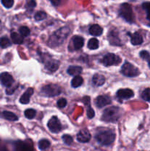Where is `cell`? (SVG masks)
<instances>
[{
    "label": "cell",
    "mask_w": 150,
    "mask_h": 151,
    "mask_svg": "<svg viewBox=\"0 0 150 151\" xmlns=\"http://www.w3.org/2000/svg\"><path fill=\"white\" fill-rule=\"evenodd\" d=\"M70 33V29L68 27H61L54 32L48 41V45L50 47H58L63 44Z\"/></svg>",
    "instance_id": "cell-1"
},
{
    "label": "cell",
    "mask_w": 150,
    "mask_h": 151,
    "mask_svg": "<svg viewBox=\"0 0 150 151\" xmlns=\"http://www.w3.org/2000/svg\"><path fill=\"white\" fill-rule=\"evenodd\" d=\"M121 114V109L116 106H112L104 110L101 116V119L104 122H116L120 119Z\"/></svg>",
    "instance_id": "cell-2"
},
{
    "label": "cell",
    "mask_w": 150,
    "mask_h": 151,
    "mask_svg": "<svg viewBox=\"0 0 150 151\" xmlns=\"http://www.w3.org/2000/svg\"><path fill=\"white\" fill-rule=\"evenodd\" d=\"M95 138L99 145L102 146H108L115 141L116 134L112 131H104L97 134Z\"/></svg>",
    "instance_id": "cell-3"
},
{
    "label": "cell",
    "mask_w": 150,
    "mask_h": 151,
    "mask_svg": "<svg viewBox=\"0 0 150 151\" xmlns=\"http://www.w3.org/2000/svg\"><path fill=\"white\" fill-rule=\"evenodd\" d=\"M119 16L123 18L126 22L129 23H133L134 20V14L132 12V7L128 3H123L121 4L120 8H119Z\"/></svg>",
    "instance_id": "cell-4"
},
{
    "label": "cell",
    "mask_w": 150,
    "mask_h": 151,
    "mask_svg": "<svg viewBox=\"0 0 150 151\" xmlns=\"http://www.w3.org/2000/svg\"><path fill=\"white\" fill-rule=\"evenodd\" d=\"M62 93V88L56 84H48L43 86L41 89V95L51 97L60 95Z\"/></svg>",
    "instance_id": "cell-5"
},
{
    "label": "cell",
    "mask_w": 150,
    "mask_h": 151,
    "mask_svg": "<svg viewBox=\"0 0 150 151\" xmlns=\"http://www.w3.org/2000/svg\"><path fill=\"white\" fill-rule=\"evenodd\" d=\"M121 73L126 77L133 78L140 75V71L138 68L129 62H125L121 69Z\"/></svg>",
    "instance_id": "cell-6"
},
{
    "label": "cell",
    "mask_w": 150,
    "mask_h": 151,
    "mask_svg": "<svg viewBox=\"0 0 150 151\" xmlns=\"http://www.w3.org/2000/svg\"><path fill=\"white\" fill-rule=\"evenodd\" d=\"M101 62L105 66H116V65H119L121 62V59L117 55H115L113 53H107L103 57Z\"/></svg>",
    "instance_id": "cell-7"
},
{
    "label": "cell",
    "mask_w": 150,
    "mask_h": 151,
    "mask_svg": "<svg viewBox=\"0 0 150 151\" xmlns=\"http://www.w3.org/2000/svg\"><path fill=\"white\" fill-rule=\"evenodd\" d=\"M49 129L53 134H57L62 130V125L57 116H54L49 120L47 124Z\"/></svg>",
    "instance_id": "cell-8"
},
{
    "label": "cell",
    "mask_w": 150,
    "mask_h": 151,
    "mask_svg": "<svg viewBox=\"0 0 150 151\" xmlns=\"http://www.w3.org/2000/svg\"><path fill=\"white\" fill-rule=\"evenodd\" d=\"M109 43L113 46H121V42L119 37V32L116 29H113L109 32L108 35Z\"/></svg>",
    "instance_id": "cell-9"
},
{
    "label": "cell",
    "mask_w": 150,
    "mask_h": 151,
    "mask_svg": "<svg viewBox=\"0 0 150 151\" xmlns=\"http://www.w3.org/2000/svg\"><path fill=\"white\" fill-rule=\"evenodd\" d=\"M45 63V66L49 71L51 72H54L58 69L59 66H60V62L57 60L51 58H48L46 60L44 61Z\"/></svg>",
    "instance_id": "cell-10"
},
{
    "label": "cell",
    "mask_w": 150,
    "mask_h": 151,
    "mask_svg": "<svg viewBox=\"0 0 150 151\" xmlns=\"http://www.w3.org/2000/svg\"><path fill=\"white\" fill-rule=\"evenodd\" d=\"M0 83L4 86L9 87L14 83V80L12 75L7 72H3L0 75Z\"/></svg>",
    "instance_id": "cell-11"
},
{
    "label": "cell",
    "mask_w": 150,
    "mask_h": 151,
    "mask_svg": "<svg viewBox=\"0 0 150 151\" xmlns=\"http://www.w3.org/2000/svg\"><path fill=\"white\" fill-rule=\"evenodd\" d=\"M116 96L118 97V98L121 99V100H128L133 97L134 92L132 90L129 89V88H121L117 91Z\"/></svg>",
    "instance_id": "cell-12"
},
{
    "label": "cell",
    "mask_w": 150,
    "mask_h": 151,
    "mask_svg": "<svg viewBox=\"0 0 150 151\" xmlns=\"http://www.w3.org/2000/svg\"><path fill=\"white\" fill-rule=\"evenodd\" d=\"M91 138V134L87 129H82L76 135V139L77 141L81 143H86L90 141Z\"/></svg>",
    "instance_id": "cell-13"
},
{
    "label": "cell",
    "mask_w": 150,
    "mask_h": 151,
    "mask_svg": "<svg viewBox=\"0 0 150 151\" xmlns=\"http://www.w3.org/2000/svg\"><path fill=\"white\" fill-rule=\"evenodd\" d=\"M111 103V99L107 95H100L96 100V104L98 108H103Z\"/></svg>",
    "instance_id": "cell-14"
},
{
    "label": "cell",
    "mask_w": 150,
    "mask_h": 151,
    "mask_svg": "<svg viewBox=\"0 0 150 151\" xmlns=\"http://www.w3.org/2000/svg\"><path fill=\"white\" fill-rule=\"evenodd\" d=\"M128 35L130 36L131 38V44L134 46L140 45V44H142L144 42V39H143V37L139 32H136L135 33L130 34V32H128Z\"/></svg>",
    "instance_id": "cell-15"
},
{
    "label": "cell",
    "mask_w": 150,
    "mask_h": 151,
    "mask_svg": "<svg viewBox=\"0 0 150 151\" xmlns=\"http://www.w3.org/2000/svg\"><path fill=\"white\" fill-rule=\"evenodd\" d=\"M33 93H34L33 88H28V89L26 90V91H25V92L21 96L20 100H19L20 103H21V104H24V105L28 104V103H29V100H30L31 96L33 94Z\"/></svg>",
    "instance_id": "cell-16"
},
{
    "label": "cell",
    "mask_w": 150,
    "mask_h": 151,
    "mask_svg": "<svg viewBox=\"0 0 150 151\" xmlns=\"http://www.w3.org/2000/svg\"><path fill=\"white\" fill-rule=\"evenodd\" d=\"M72 42H73L74 50H80L84 45V38L82 37L79 36V35H75L72 38Z\"/></svg>",
    "instance_id": "cell-17"
},
{
    "label": "cell",
    "mask_w": 150,
    "mask_h": 151,
    "mask_svg": "<svg viewBox=\"0 0 150 151\" xmlns=\"http://www.w3.org/2000/svg\"><path fill=\"white\" fill-rule=\"evenodd\" d=\"M92 83L96 86H101L105 83V78L100 74H95L93 76Z\"/></svg>",
    "instance_id": "cell-18"
},
{
    "label": "cell",
    "mask_w": 150,
    "mask_h": 151,
    "mask_svg": "<svg viewBox=\"0 0 150 151\" xmlns=\"http://www.w3.org/2000/svg\"><path fill=\"white\" fill-rule=\"evenodd\" d=\"M103 29L99 24H94L90 27L89 33L94 36H99L102 34Z\"/></svg>",
    "instance_id": "cell-19"
},
{
    "label": "cell",
    "mask_w": 150,
    "mask_h": 151,
    "mask_svg": "<svg viewBox=\"0 0 150 151\" xmlns=\"http://www.w3.org/2000/svg\"><path fill=\"white\" fill-rule=\"evenodd\" d=\"M82 68L79 66H70L67 69V72L69 75L72 76H76L82 73Z\"/></svg>",
    "instance_id": "cell-20"
},
{
    "label": "cell",
    "mask_w": 150,
    "mask_h": 151,
    "mask_svg": "<svg viewBox=\"0 0 150 151\" xmlns=\"http://www.w3.org/2000/svg\"><path fill=\"white\" fill-rule=\"evenodd\" d=\"M1 115L3 118L9 121H13L14 122V121H17L19 119L18 116L15 114H13V112L5 111H3Z\"/></svg>",
    "instance_id": "cell-21"
},
{
    "label": "cell",
    "mask_w": 150,
    "mask_h": 151,
    "mask_svg": "<svg viewBox=\"0 0 150 151\" xmlns=\"http://www.w3.org/2000/svg\"><path fill=\"white\" fill-rule=\"evenodd\" d=\"M11 39L13 41V42L14 44H21L24 41V38L23 36H22L21 34L17 33L16 32H13L11 33Z\"/></svg>",
    "instance_id": "cell-22"
},
{
    "label": "cell",
    "mask_w": 150,
    "mask_h": 151,
    "mask_svg": "<svg viewBox=\"0 0 150 151\" xmlns=\"http://www.w3.org/2000/svg\"><path fill=\"white\" fill-rule=\"evenodd\" d=\"M83 83V78L79 75H76L71 81V86L73 88H78Z\"/></svg>",
    "instance_id": "cell-23"
},
{
    "label": "cell",
    "mask_w": 150,
    "mask_h": 151,
    "mask_svg": "<svg viewBox=\"0 0 150 151\" xmlns=\"http://www.w3.org/2000/svg\"><path fill=\"white\" fill-rule=\"evenodd\" d=\"M99 41L95 38H92L88 41V47L90 50H96L99 48Z\"/></svg>",
    "instance_id": "cell-24"
},
{
    "label": "cell",
    "mask_w": 150,
    "mask_h": 151,
    "mask_svg": "<svg viewBox=\"0 0 150 151\" xmlns=\"http://www.w3.org/2000/svg\"><path fill=\"white\" fill-rule=\"evenodd\" d=\"M50 146V142L47 139H41L38 142V147L41 150H46Z\"/></svg>",
    "instance_id": "cell-25"
},
{
    "label": "cell",
    "mask_w": 150,
    "mask_h": 151,
    "mask_svg": "<svg viewBox=\"0 0 150 151\" xmlns=\"http://www.w3.org/2000/svg\"><path fill=\"white\" fill-rule=\"evenodd\" d=\"M11 46V42L7 37H1L0 38V47L4 49Z\"/></svg>",
    "instance_id": "cell-26"
},
{
    "label": "cell",
    "mask_w": 150,
    "mask_h": 151,
    "mask_svg": "<svg viewBox=\"0 0 150 151\" xmlns=\"http://www.w3.org/2000/svg\"><path fill=\"white\" fill-rule=\"evenodd\" d=\"M16 147L18 150H32V147H29V145L25 144V142H16Z\"/></svg>",
    "instance_id": "cell-27"
},
{
    "label": "cell",
    "mask_w": 150,
    "mask_h": 151,
    "mask_svg": "<svg viewBox=\"0 0 150 151\" xmlns=\"http://www.w3.org/2000/svg\"><path fill=\"white\" fill-rule=\"evenodd\" d=\"M24 115L27 119H33L35 116V115H36V111L34 110V109H26L24 111Z\"/></svg>",
    "instance_id": "cell-28"
},
{
    "label": "cell",
    "mask_w": 150,
    "mask_h": 151,
    "mask_svg": "<svg viewBox=\"0 0 150 151\" xmlns=\"http://www.w3.org/2000/svg\"><path fill=\"white\" fill-rule=\"evenodd\" d=\"M142 7L146 11V19L150 22V1L143 3Z\"/></svg>",
    "instance_id": "cell-29"
},
{
    "label": "cell",
    "mask_w": 150,
    "mask_h": 151,
    "mask_svg": "<svg viewBox=\"0 0 150 151\" xmlns=\"http://www.w3.org/2000/svg\"><path fill=\"white\" fill-rule=\"evenodd\" d=\"M140 57H141L142 59H144V60L148 61L149 67L150 68V54L147 51H146V50H143V51H141V52H140Z\"/></svg>",
    "instance_id": "cell-30"
},
{
    "label": "cell",
    "mask_w": 150,
    "mask_h": 151,
    "mask_svg": "<svg viewBox=\"0 0 150 151\" xmlns=\"http://www.w3.org/2000/svg\"><path fill=\"white\" fill-rule=\"evenodd\" d=\"M141 98L145 101H150V88H146L141 93Z\"/></svg>",
    "instance_id": "cell-31"
},
{
    "label": "cell",
    "mask_w": 150,
    "mask_h": 151,
    "mask_svg": "<svg viewBox=\"0 0 150 151\" xmlns=\"http://www.w3.org/2000/svg\"><path fill=\"white\" fill-rule=\"evenodd\" d=\"M85 103V106L88 105V108H87V115H88V117L89 119H92V118L94 117L95 116V112H94V109L91 107L90 106V102H88V103Z\"/></svg>",
    "instance_id": "cell-32"
},
{
    "label": "cell",
    "mask_w": 150,
    "mask_h": 151,
    "mask_svg": "<svg viewBox=\"0 0 150 151\" xmlns=\"http://www.w3.org/2000/svg\"><path fill=\"white\" fill-rule=\"evenodd\" d=\"M19 33L22 35L23 37H26L29 35L30 33V30L27 27H21L19 28Z\"/></svg>",
    "instance_id": "cell-33"
},
{
    "label": "cell",
    "mask_w": 150,
    "mask_h": 151,
    "mask_svg": "<svg viewBox=\"0 0 150 151\" xmlns=\"http://www.w3.org/2000/svg\"><path fill=\"white\" fill-rule=\"evenodd\" d=\"M46 13H44L43 11L37 12L35 15V19L36 21L44 20V19H46Z\"/></svg>",
    "instance_id": "cell-34"
},
{
    "label": "cell",
    "mask_w": 150,
    "mask_h": 151,
    "mask_svg": "<svg viewBox=\"0 0 150 151\" xmlns=\"http://www.w3.org/2000/svg\"><path fill=\"white\" fill-rule=\"evenodd\" d=\"M62 139H63L65 144L67 145H71L72 142H73V138H72L71 136L67 135V134L63 135V137H62Z\"/></svg>",
    "instance_id": "cell-35"
},
{
    "label": "cell",
    "mask_w": 150,
    "mask_h": 151,
    "mask_svg": "<svg viewBox=\"0 0 150 151\" xmlns=\"http://www.w3.org/2000/svg\"><path fill=\"white\" fill-rule=\"evenodd\" d=\"M1 3L6 8H10L14 4V0H1Z\"/></svg>",
    "instance_id": "cell-36"
},
{
    "label": "cell",
    "mask_w": 150,
    "mask_h": 151,
    "mask_svg": "<svg viewBox=\"0 0 150 151\" xmlns=\"http://www.w3.org/2000/svg\"><path fill=\"white\" fill-rule=\"evenodd\" d=\"M35 6H36V1H35V0H29V1L26 2V8L27 9V10H32Z\"/></svg>",
    "instance_id": "cell-37"
},
{
    "label": "cell",
    "mask_w": 150,
    "mask_h": 151,
    "mask_svg": "<svg viewBox=\"0 0 150 151\" xmlns=\"http://www.w3.org/2000/svg\"><path fill=\"white\" fill-rule=\"evenodd\" d=\"M57 106H58L59 108H61V109H62V108L66 107V105H67V100H66V99H64V98L60 99V100L57 101Z\"/></svg>",
    "instance_id": "cell-38"
},
{
    "label": "cell",
    "mask_w": 150,
    "mask_h": 151,
    "mask_svg": "<svg viewBox=\"0 0 150 151\" xmlns=\"http://www.w3.org/2000/svg\"><path fill=\"white\" fill-rule=\"evenodd\" d=\"M17 88H18L17 86H13V85L10 86H9V87H7V89H6V93H7V94H8V95L13 94V93H14L15 90H16Z\"/></svg>",
    "instance_id": "cell-39"
},
{
    "label": "cell",
    "mask_w": 150,
    "mask_h": 151,
    "mask_svg": "<svg viewBox=\"0 0 150 151\" xmlns=\"http://www.w3.org/2000/svg\"><path fill=\"white\" fill-rule=\"evenodd\" d=\"M49 1L54 6H58L61 2V0H49Z\"/></svg>",
    "instance_id": "cell-40"
}]
</instances>
